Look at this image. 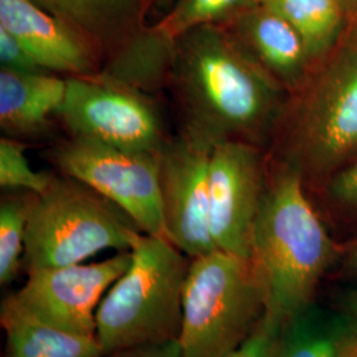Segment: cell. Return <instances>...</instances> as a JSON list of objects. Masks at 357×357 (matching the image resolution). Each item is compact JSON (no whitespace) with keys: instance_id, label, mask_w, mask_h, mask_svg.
Instances as JSON below:
<instances>
[{"instance_id":"cell-21","label":"cell","mask_w":357,"mask_h":357,"mask_svg":"<svg viewBox=\"0 0 357 357\" xmlns=\"http://www.w3.org/2000/svg\"><path fill=\"white\" fill-rule=\"evenodd\" d=\"M255 3L257 0H174L155 26L176 40L199 26H225Z\"/></svg>"},{"instance_id":"cell-26","label":"cell","mask_w":357,"mask_h":357,"mask_svg":"<svg viewBox=\"0 0 357 357\" xmlns=\"http://www.w3.org/2000/svg\"><path fill=\"white\" fill-rule=\"evenodd\" d=\"M103 357H181L178 342L134 347Z\"/></svg>"},{"instance_id":"cell-19","label":"cell","mask_w":357,"mask_h":357,"mask_svg":"<svg viewBox=\"0 0 357 357\" xmlns=\"http://www.w3.org/2000/svg\"><path fill=\"white\" fill-rule=\"evenodd\" d=\"M257 3L278 13L293 26L315 65L335 48L351 15L343 0H257Z\"/></svg>"},{"instance_id":"cell-22","label":"cell","mask_w":357,"mask_h":357,"mask_svg":"<svg viewBox=\"0 0 357 357\" xmlns=\"http://www.w3.org/2000/svg\"><path fill=\"white\" fill-rule=\"evenodd\" d=\"M24 142L0 138V187L6 191H28L40 195L51 183L53 172L35 171L26 156Z\"/></svg>"},{"instance_id":"cell-15","label":"cell","mask_w":357,"mask_h":357,"mask_svg":"<svg viewBox=\"0 0 357 357\" xmlns=\"http://www.w3.org/2000/svg\"><path fill=\"white\" fill-rule=\"evenodd\" d=\"M174 57L175 40L143 23L106 54L100 75L158 100L168 89Z\"/></svg>"},{"instance_id":"cell-14","label":"cell","mask_w":357,"mask_h":357,"mask_svg":"<svg viewBox=\"0 0 357 357\" xmlns=\"http://www.w3.org/2000/svg\"><path fill=\"white\" fill-rule=\"evenodd\" d=\"M66 77L0 68V128L17 141L51 135L66 96Z\"/></svg>"},{"instance_id":"cell-5","label":"cell","mask_w":357,"mask_h":357,"mask_svg":"<svg viewBox=\"0 0 357 357\" xmlns=\"http://www.w3.org/2000/svg\"><path fill=\"white\" fill-rule=\"evenodd\" d=\"M141 236L119 206L82 181L54 172L31 209L23 268L28 274L82 264L106 249L131 250Z\"/></svg>"},{"instance_id":"cell-8","label":"cell","mask_w":357,"mask_h":357,"mask_svg":"<svg viewBox=\"0 0 357 357\" xmlns=\"http://www.w3.org/2000/svg\"><path fill=\"white\" fill-rule=\"evenodd\" d=\"M59 125L69 135L159 153L171 135L156 98L97 75L68 77Z\"/></svg>"},{"instance_id":"cell-6","label":"cell","mask_w":357,"mask_h":357,"mask_svg":"<svg viewBox=\"0 0 357 357\" xmlns=\"http://www.w3.org/2000/svg\"><path fill=\"white\" fill-rule=\"evenodd\" d=\"M265 314V293L249 259L218 249L191 258L183 293L181 357L228 355Z\"/></svg>"},{"instance_id":"cell-30","label":"cell","mask_w":357,"mask_h":357,"mask_svg":"<svg viewBox=\"0 0 357 357\" xmlns=\"http://www.w3.org/2000/svg\"><path fill=\"white\" fill-rule=\"evenodd\" d=\"M174 0H158V6L159 7H166V11L169 8V6L172 4Z\"/></svg>"},{"instance_id":"cell-2","label":"cell","mask_w":357,"mask_h":357,"mask_svg":"<svg viewBox=\"0 0 357 357\" xmlns=\"http://www.w3.org/2000/svg\"><path fill=\"white\" fill-rule=\"evenodd\" d=\"M332 257L331 237L307 196L303 178L268 158V185L249 255L265 293L268 319L284 327L311 306Z\"/></svg>"},{"instance_id":"cell-7","label":"cell","mask_w":357,"mask_h":357,"mask_svg":"<svg viewBox=\"0 0 357 357\" xmlns=\"http://www.w3.org/2000/svg\"><path fill=\"white\" fill-rule=\"evenodd\" d=\"M47 158L59 174L82 181L119 206L142 233L166 237L159 153L118 149L69 135L57 142Z\"/></svg>"},{"instance_id":"cell-28","label":"cell","mask_w":357,"mask_h":357,"mask_svg":"<svg viewBox=\"0 0 357 357\" xmlns=\"http://www.w3.org/2000/svg\"><path fill=\"white\" fill-rule=\"evenodd\" d=\"M348 268H351V271L357 277V243L348 255Z\"/></svg>"},{"instance_id":"cell-25","label":"cell","mask_w":357,"mask_h":357,"mask_svg":"<svg viewBox=\"0 0 357 357\" xmlns=\"http://www.w3.org/2000/svg\"><path fill=\"white\" fill-rule=\"evenodd\" d=\"M0 64L3 69L15 72H45L35 61L26 47L0 26Z\"/></svg>"},{"instance_id":"cell-18","label":"cell","mask_w":357,"mask_h":357,"mask_svg":"<svg viewBox=\"0 0 357 357\" xmlns=\"http://www.w3.org/2000/svg\"><path fill=\"white\" fill-rule=\"evenodd\" d=\"M100 43L106 54L143 24L144 0H36Z\"/></svg>"},{"instance_id":"cell-29","label":"cell","mask_w":357,"mask_h":357,"mask_svg":"<svg viewBox=\"0 0 357 357\" xmlns=\"http://www.w3.org/2000/svg\"><path fill=\"white\" fill-rule=\"evenodd\" d=\"M345 8L349 13H357V0H343Z\"/></svg>"},{"instance_id":"cell-4","label":"cell","mask_w":357,"mask_h":357,"mask_svg":"<svg viewBox=\"0 0 357 357\" xmlns=\"http://www.w3.org/2000/svg\"><path fill=\"white\" fill-rule=\"evenodd\" d=\"M128 271L96 312L103 356L134 347L178 342L183 293L191 258L166 237L142 233Z\"/></svg>"},{"instance_id":"cell-27","label":"cell","mask_w":357,"mask_h":357,"mask_svg":"<svg viewBox=\"0 0 357 357\" xmlns=\"http://www.w3.org/2000/svg\"><path fill=\"white\" fill-rule=\"evenodd\" d=\"M345 315L349 320V323H351V326H352V328H354V331H355L357 336V291L348 298Z\"/></svg>"},{"instance_id":"cell-11","label":"cell","mask_w":357,"mask_h":357,"mask_svg":"<svg viewBox=\"0 0 357 357\" xmlns=\"http://www.w3.org/2000/svg\"><path fill=\"white\" fill-rule=\"evenodd\" d=\"M212 150L171 135L159 153V191L166 237L190 258L216 250L209 224Z\"/></svg>"},{"instance_id":"cell-12","label":"cell","mask_w":357,"mask_h":357,"mask_svg":"<svg viewBox=\"0 0 357 357\" xmlns=\"http://www.w3.org/2000/svg\"><path fill=\"white\" fill-rule=\"evenodd\" d=\"M0 26L17 38L45 72L66 78L102 72V45L36 0H0Z\"/></svg>"},{"instance_id":"cell-17","label":"cell","mask_w":357,"mask_h":357,"mask_svg":"<svg viewBox=\"0 0 357 357\" xmlns=\"http://www.w3.org/2000/svg\"><path fill=\"white\" fill-rule=\"evenodd\" d=\"M357 336L347 315L307 307L282 331L275 357H355Z\"/></svg>"},{"instance_id":"cell-23","label":"cell","mask_w":357,"mask_h":357,"mask_svg":"<svg viewBox=\"0 0 357 357\" xmlns=\"http://www.w3.org/2000/svg\"><path fill=\"white\" fill-rule=\"evenodd\" d=\"M283 327L265 315L241 344L224 357H275Z\"/></svg>"},{"instance_id":"cell-1","label":"cell","mask_w":357,"mask_h":357,"mask_svg":"<svg viewBox=\"0 0 357 357\" xmlns=\"http://www.w3.org/2000/svg\"><path fill=\"white\" fill-rule=\"evenodd\" d=\"M167 93L178 134L208 150L237 141L268 151L289 100L221 26H199L175 40Z\"/></svg>"},{"instance_id":"cell-13","label":"cell","mask_w":357,"mask_h":357,"mask_svg":"<svg viewBox=\"0 0 357 357\" xmlns=\"http://www.w3.org/2000/svg\"><path fill=\"white\" fill-rule=\"evenodd\" d=\"M221 26L289 97L306 84L314 70L315 64L299 33L259 3Z\"/></svg>"},{"instance_id":"cell-31","label":"cell","mask_w":357,"mask_h":357,"mask_svg":"<svg viewBox=\"0 0 357 357\" xmlns=\"http://www.w3.org/2000/svg\"><path fill=\"white\" fill-rule=\"evenodd\" d=\"M355 357H357V355H356V356H355Z\"/></svg>"},{"instance_id":"cell-24","label":"cell","mask_w":357,"mask_h":357,"mask_svg":"<svg viewBox=\"0 0 357 357\" xmlns=\"http://www.w3.org/2000/svg\"><path fill=\"white\" fill-rule=\"evenodd\" d=\"M327 192L333 204L357 213V159L327 178Z\"/></svg>"},{"instance_id":"cell-10","label":"cell","mask_w":357,"mask_h":357,"mask_svg":"<svg viewBox=\"0 0 357 357\" xmlns=\"http://www.w3.org/2000/svg\"><path fill=\"white\" fill-rule=\"evenodd\" d=\"M131 261V250H123L97 264L31 271L26 284L6 299L63 331L96 336V312L103 294L128 271Z\"/></svg>"},{"instance_id":"cell-9","label":"cell","mask_w":357,"mask_h":357,"mask_svg":"<svg viewBox=\"0 0 357 357\" xmlns=\"http://www.w3.org/2000/svg\"><path fill=\"white\" fill-rule=\"evenodd\" d=\"M268 178L266 149L237 141L213 147L209 160V224L216 249L249 259Z\"/></svg>"},{"instance_id":"cell-20","label":"cell","mask_w":357,"mask_h":357,"mask_svg":"<svg viewBox=\"0 0 357 357\" xmlns=\"http://www.w3.org/2000/svg\"><path fill=\"white\" fill-rule=\"evenodd\" d=\"M36 193L6 191L0 200V283L10 284L23 268L26 227Z\"/></svg>"},{"instance_id":"cell-3","label":"cell","mask_w":357,"mask_h":357,"mask_svg":"<svg viewBox=\"0 0 357 357\" xmlns=\"http://www.w3.org/2000/svg\"><path fill=\"white\" fill-rule=\"evenodd\" d=\"M268 158L305 183L330 178L357 159V13L306 84L289 97Z\"/></svg>"},{"instance_id":"cell-16","label":"cell","mask_w":357,"mask_h":357,"mask_svg":"<svg viewBox=\"0 0 357 357\" xmlns=\"http://www.w3.org/2000/svg\"><path fill=\"white\" fill-rule=\"evenodd\" d=\"M7 357H103L96 336L63 331L26 314L6 298L0 307Z\"/></svg>"}]
</instances>
